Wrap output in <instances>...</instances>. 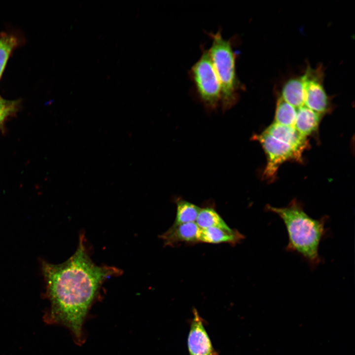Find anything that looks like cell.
<instances>
[{
  "label": "cell",
  "mask_w": 355,
  "mask_h": 355,
  "mask_svg": "<svg viewBox=\"0 0 355 355\" xmlns=\"http://www.w3.org/2000/svg\"><path fill=\"white\" fill-rule=\"evenodd\" d=\"M42 270L54 317L70 328L78 343H82L84 321L103 284L121 271L95 264L89 255L83 234L70 258L60 264L43 262Z\"/></svg>",
  "instance_id": "6da1fadb"
},
{
  "label": "cell",
  "mask_w": 355,
  "mask_h": 355,
  "mask_svg": "<svg viewBox=\"0 0 355 355\" xmlns=\"http://www.w3.org/2000/svg\"><path fill=\"white\" fill-rule=\"evenodd\" d=\"M265 210L276 213L283 221L288 237L285 249L301 255L312 269L320 264L322 260L319 252V246L327 232L325 224L328 217L318 219L312 218L296 199L284 207L267 205Z\"/></svg>",
  "instance_id": "7a4b0ae2"
},
{
  "label": "cell",
  "mask_w": 355,
  "mask_h": 355,
  "mask_svg": "<svg viewBox=\"0 0 355 355\" xmlns=\"http://www.w3.org/2000/svg\"><path fill=\"white\" fill-rule=\"evenodd\" d=\"M209 35L212 43L208 51L220 83V102L225 111L236 104L242 88L236 72V54L231 40L223 38L220 31Z\"/></svg>",
  "instance_id": "3957f363"
},
{
  "label": "cell",
  "mask_w": 355,
  "mask_h": 355,
  "mask_svg": "<svg viewBox=\"0 0 355 355\" xmlns=\"http://www.w3.org/2000/svg\"><path fill=\"white\" fill-rule=\"evenodd\" d=\"M189 74L205 106L210 109L215 108L220 102L221 87L208 50L203 51Z\"/></svg>",
  "instance_id": "277c9868"
},
{
  "label": "cell",
  "mask_w": 355,
  "mask_h": 355,
  "mask_svg": "<svg viewBox=\"0 0 355 355\" xmlns=\"http://www.w3.org/2000/svg\"><path fill=\"white\" fill-rule=\"evenodd\" d=\"M252 138L261 144L267 157L263 173L266 180H272L275 178L279 167L284 162L302 160L303 152L264 131L253 135Z\"/></svg>",
  "instance_id": "5b68a950"
},
{
  "label": "cell",
  "mask_w": 355,
  "mask_h": 355,
  "mask_svg": "<svg viewBox=\"0 0 355 355\" xmlns=\"http://www.w3.org/2000/svg\"><path fill=\"white\" fill-rule=\"evenodd\" d=\"M323 71L319 66H308L302 74L305 93L304 106L323 115L331 109V100L323 86Z\"/></svg>",
  "instance_id": "8992f818"
},
{
  "label": "cell",
  "mask_w": 355,
  "mask_h": 355,
  "mask_svg": "<svg viewBox=\"0 0 355 355\" xmlns=\"http://www.w3.org/2000/svg\"><path fill=\"white\" fill-rule=\"evenodd\" d=\"M187 339L189 355H218L204 327L202 318L194 309Z\"/></svg>",
  "instance_id": "52a82bcc"
},
{
  "label": "cell",
  "mask_w": 355,
  "mask_h": 355,
  "mask_svg": "<svg viewBox=\"0 0 355 355\" xmlns=\"http://www.w3.org/2000/svg\"><path fill=\"white\" fill-rule=\"evenodd\" d=\"M201 229L196 222L173 224L160 236L166 246H175L181 243L195 244L199 242Z\"/></svg>",
  "instance_id": "ba28073f"
},
{
  "label": "cell",
  "mask_w": 355,
  "mask_h": 355,
  "mask_svg": "<svg viewBox=\"0 0 355 355\" xmlns=\"http://www.w3.org/2000/svg\"><path fill=\"white\" fill-rule=\"evenodd\" d=\"M264 132L303 152L309 146L307 138L301 135L294 127L273 122L268 126Z\"/></svg>",
  "instance_id": "9c48e42d"
},
{
  "label": "cell",
  "mask_w": 355,
  "mask_h": 355,
  "mask_svg": "<svg viewBox=\"0 0 355 355\" xmlns=\"http://www.w3.org/2000/svg\"><path fill=\"white\" fill-rule=\"evenodd\" d=\"M322 116L303 106L297 108L294 127L301 135L307 138L318 131Z\"/></svg>",
  "instance_id": "30bf717a"
},
{
  "label": "cell",
  "mask_w": 355,
  "mask_h": 355,
  "mask_svg": "<svg viewBox=\"0 0 355 355\" xmlns=\"http://www.w3.org/2000/svg\"><path fill=\"white\" fill-rule=\"evenodd\" d=\"M245 236L236 229L226 230L216 227L201 229L199 242L210 244L222 243L236 245L244 240Z\"/></svg>",
  "instance_id": "8fae6325"
},
{
  "label": "cell",
  "mask_w": 355,
  "mask_h": 355,
  "mask_svg": "<svg viewBox=\"0 0 355 355\" xmlns=\"http://www.w3.org/2000/svg\"><path fill=\"white\" fill-rule=\"evenodd\" d=\"M279 96L296 109L304 106L305 93L302 75L287 80L282 87Z\"/></svg>",
  "instance_id": "7c38bea8"
},
{
  "label": "cell",
  "mask_w": 355,
  "mask_h": 355,
  "mask_svg": "<svg viewBox=\"0 0 355 355\" xmlns=\"http://www.w3.org/2000/svg\"><path fill=\"white\" fill-rule=\"evenodd\" d=\"M196 223L201 229L216 227L226 230L231 229L216 210L212 207L201 208Z\"/></svg>",
  "instance_id": "4fadbf2b"
},
{
  "label": "cell",
  "mask_w": 355,
  "mask_h": 355,
  "mask_svg": "<svg viewBox=\"0 0 355 355\" xmlns=\"http://www.w3.org/2000/svg\"><path fill=\"white\" fill-rule=\"evenodd\" d=\"M296 113V108L286 103L280 96L278 97L274 122L282 125L294 127Z\"/></svg>",
  "instance_id": "5bb4252c"
},
{
  "label": "cell",
  "mask_w": 355,
  "mask_h": 355,
  "mask_svg": "<svg viewBox=\"0 0 355 355\" xmlns=\"http://www.w3.org/2000/svg\"><path fill=\"white\" fill-rule=\"evenodd\" d=\"M176 204L177 213L174 225L194 222L196 221L201 209L200 207L181 199H178Z\"/></svg>",
  "instance_id": "9a60e30c"
},
{
  "label": "cell",
  "mask_w": 355,
  "mask_h": 355,
  "mask_svg": "<svg viewBox=\"0 0 355 355\" xmlns=\"http://www.w3.org/2000/svg\"><path fill=\"white\" fill-rule=\"evenodd\" d=\"M19 43L14 35L7 33L0 35V79L12 51Z\"/></svg>",
  "instance_id": "2e32d148"
},
{
  "label": "cell",
  "mask_w": 355,
  "mask_h": 355,
  "mask_svg": "<svg viewBox=\"0 0 355 355\" xmlns=\"http://www.w3.org/2000/svg\"><path fill=\"white\" fill-rule=\"evenodd\" d=\"M19 105V100L9 101L5 106L0 107V129H3L4 123L10 117L15 114Z\"/></svg>",
  "instance_id": "e0dca14e"
},
{
  "label": "cell",
  "mask_w": 355,
  "mask_h": 355,
  "mask_svg": "<svg viewBox=\"0 0 355 355\" xmlns=\"http://www.w3.org/2000/svg\"><path fill=\"white\" fill-rule=\"evenodd\" d=\"M9 101V100H6L0 96V107L6 105Z\"/></svg>",
  "instance_id": "ac0fdd59"
},
{
  "label": "cell",
  "mask_w": 355,
  "mask_h": 355,
  "mask_svg": "<svg viewBox=\"0 0 355 355\" xmlns=\"http://www.w3.org/2000/svg\"></svg>",
  "instance_id": "d6986e66"
}]
</instances>
